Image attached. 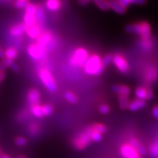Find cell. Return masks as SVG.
I'll return each instance as SVG.
<instances>
[{"label":"cell","instance_id":"16","mask_svg":"<svg viewBox=\"0 0 158 158\" xmlns=\"http://www.w3.org/2000/svg\"><path fill=\"white\" fill-rule=\"evenodd\" d=\"M35 17H36L37 24H38L40 27H41V25H43V23H45V10L41 5H37V10L36 13H35Z\"/></svg>","mask_w":158,"mask_h":158},{"label":"cell","instance_id":"19","mask_svg":"<svg viewBox=\"0 0 158 158\" xmlns=\"http://www.w3.org/2000/svg\"><path fill=\"white\" fill-rule=\"evenodd\" d=\"M45 6L49 10L57 11L60 9L62 4L60 0H47L45 2Z\"/></svg>","mask_w":158,"mask_h":158},{"label":"cell","instance_id":"2","mask_svg":"<svg viewBox=\"0 0 158 158\" xmlns=\"http://www.w3.org/2000/svg\"><path fill=\"white\" fill-rule=\"evenodd\" d=\"M38 76L43 84L51 92H56L57 86L54 77L47 68H41L38 71Z\"/></svg>","mask_w":158,"mask_h":158},{"label":"cell","instance_id":"29","mask_svg":"<svg viewBox=\"0 0 158 158\" xmlns=\"http://www.w3.org/2000/svg\"><path fill=\"white\" fill-rule=\"evenodd\" d=\"M29 4L28 0H16L14 3V6L18 9L25 8Z\"/></svg>","mask_w":158,"mask_h":158},{"label":"cell","instance_id":"20","mask_svg":"<svg viewBox=\"0 0 158 158\" xmlns=\"http://www.w3.org/2000/svg\"><path fill=\"white\" fill-rule=\"evenodd\" d=\"M138 46L143 51H149L153 47L152 39H140L138 41Z\"/></svg>","mask_w":158,"mask_h":158},{"label":"cell","instance_id":"34","mask_svg":"<svg viewBox=\"0 0 158 158\" xmlns=\"http://www.w3.org/2000/svg\"><path fill=\"white\" fill-rule=\"evenodd\" d=\"M112 62V55L110 54H106V56L102 59V64H103L104 67L108 66V64H110Z\"/></svg>","mask_w":158,"mask_h":158},{"label":"cell","instance_id":"25","mask_svg":"<svg viewBox=\"0 0 158 158\" xmlns=\"http://www.w3.org/2000/svg\"><path fill=\"white\" fill-rule=\"evenodd\" d=\"M129 95H125V94H122V95H118V101H119L120 107L122 109H126L127 108L128 104H129Z\"/></svg>","mask_w":158,"mask_h":158},{"label":"cell","instance_id":"26","mask_svg":"<svg viewBox=\"0 0 158 158\" xmlns=\"http://www.w3.org/2000/svg\"><path fill=\"white\" fill-rule=\"evenodd\" d=\"M64 98L67 101L70 103H76L78 102V97L73 92L68 91L64 93Z\"/></svg>","mask_w":158,"mask_h":158},{"label":"cell","instance_id":"21","mask_svg":"<svg viewBox=\"0 0 158 158\" xmlns=\"http://www.w3.org/2000/svg\"><path fill=\"white\" fill-rule=\"evenodd\" d=\"M31 113L34 115L35 117L41 118L43 116V110H42V106H40L39 104L33 105L31 106Z\"/></svg>","mask_w":158,"mask_h":158},{"label":"cell","instance_id":"24","mask_svg":"<svg viewBox=\"0 0 158 158\" xmlns=\"http://www.w3.org/2000/svg\"><path fill=\"white\" fill-rule=\"evenodd\" d=\"M94 4L98 6V8L103 11H107L110 10L109 4L107 0H93Z\"/></svg>","mask_w":158,"mask_h":158},{"label":"cell","instance_id":"17","mask_svg":"<svg viewBox=\"0 0 158 158\" xmlns=\"http://www.w3.org/2000/svg\"><path fill=\"white\" fill-rule=\"evenodd\" d=\"M112 90L115 93L118 94V95H122V94H125V95H129L130 89L127 86L122 84H116L112 86Z\"/></svg>","mask_w":158,"mask_h":158},{"label":"cell","instance_id":"4","mask_svg":"<svg viewBox=\"0 0 158 158\" xmlns=\"http://www.w3.org/2000/svg\"><path fill=\"white\" fill-rule=\"evenodd\" d=\"M92 126L90 127H88L86 128L85 130L83 133L77 136V137L75 138L73 141V144L74 147L78 149H83L84 148H86L89 144H90L91 142H92V139H91L90 135L92 133Z\"/></svg>","mask_w":158,"mask_h":158},{"label":"cell","instance_id":"28","mask_svg":"<svg viewBox=\"0 0 158 158\" xmlns=\"http://www.w3.org/2000/svg\"><path fill=\"white\" fill-rule=\"evenodd\" d=\"M92 127L94 130L101 134H103L107 131V127L102 124H94L92 125Z\"/></svg>","mask_w":158,"mask_h":158},{"label":"cell","instance_id":"45","mask_svg":"<svg viewBox=\"0 0 158 158\" xmlns=\"http://www.w3.org/2000/svg\"><path fill=\"white\" fill-rule=\"evenodd\" d=\"M157 158H158V156H157Z\"/></svg>","mask_w":158,"mask_h":158},{"label":"cell","instance_id":"12","mask_svg":"<svg viewBox=\"0 0 158 158\" xmlns=\"http://www.w3.org/2000/svg\"><path fill=\"white\" fill-rule=\"evenodd\" d=\"M26 31V25L23 23L12 26L10 29V34L12 36L18 37L22 35Z\"/></svg>","mask_w":158,"mask_h":158},{"label":"cell","instance_id":"3","mask_svg":"<svg viewBox=\"0 0 158 158\" xmlns=\"http://www.w3.org/2000/svg\"><path fill=\"white\" fill-rule=\"evenodd\" d=\"M89 53L84 48H78L74 51L70 58V64L73 67L81 68L86 63L89 58Z\"/></svg>","mask_w":158,"mask_h":158},{"label":"cell","instance_id":"15","mask_svg":"<svg viewBox=\"0 0 158 158\" xmlns=\"http://www.w3.org/2000/svg\"><path fill=\"white\" fill-rule=\"evenodd\" d=\"M129 144L131 147H133L136 150V152L139 154L140 155H145L147 154V150L145 147L138 141L135 138H131L129 140Z\"/></svg>","mask_w":158,"mask_h":158},{"label":"cell","instance_id":"43","mask_svg":"<svg viewBox=\"0 0 158 158\" xmlns=\"http://www.w3.org/2000/svg\"><path fill=\"white\" fill-rule=\"evenodd\" d=\"M15 158H27V157H26L25 156L21 155V156H19V157H15Z\"/></svg>","mask_w":158,"mask_h":158},{"label":"cell","instance_id":"33","mask_svg":"<svg viewBox=\"0 0 158 158\" xmlns=\"http://www.w3.org/2000/svg\"><path fill=\"white\" fill-rule=\"evenodd\" d=\"M27 139L24 137H18L15 138V143L19 147H24L27 144Z\"/></svg>","mask_w":158,"mask_h":158},{"label":"cell","instance_id":"37","mask_svg":"<svg viewBox=\"0 0 158 158\" xmlns=\"http://www.w3.org/2000/svg\"><path fill=\"white\" fill-rule=\"evenodd\" d=\"M152 116L155 118H158V106H156L152 109Z\"/></svg>","mask_w":158,"mask_h":158},{"label":"cell","instance_id":"40","mask_svg":"<svg viewBox=\"0 0 158 158\" xmlns=\"http://www.w3.org/2000/svg\"><path fill=\"white\" fill-rule=\"evenodd\" d=\"M145 2H146V0H134L133 4L141 5H143V4H145Z\"/></svg>","mask_w":158,"mask_h":158},{"label":"cell","instance_id":"31","mask_svg":"<svg viewBox=\"0 0 158 158\" xmlns=\"http://www.w3.org/2000/svg\"><path fill=\"white\" fill-rule=\"evenodd\" d=\"M91 139H92V141L94 142H99L102 140V135L101 133H98V132L95 131V130H92V133L90 135Z\"/></svg>","mask_w":158,"mask_h":158},{"label":"cell","instance_id":"1","mask_svg":"<svg viewBox=\"0 0 158 158\" xmlns=\"http://www.w3.org/2000/svg\"><path fill=\"white\" fill-rule=\"evenodd\" d=\"M104 68L101 56L96 54L89 56L84 65V72L89 76H99L103 72Z\"/></svg>","mask_w":158,"mask_h":158},{"label":"cell","instance_id":"13","mask_svg":"<svg viewBox=\"0 0 158 158\" xmlns=\"http://www.w3.org/2000/svg\"><path fill=\"white\" fill-rule=\"evenodd\" d=\"M40 98V94L38 90L34 88L29 90L27 94V100L31 106L38 104Z\"/></svg>","mask_w":158,"mask_h":158},{"label":"cell","instance_id":"7","mask_svg":"<svg viewBox=\"0 0 158 158\" xmlns=\"http://www.w3.org/2000/svg\"><path fill=\"white\" fill-rule=\"evenodd\" d=\"M120 153L124 158H141V155L129 143H124L122 146Z\"/></svg>","mask_w":158,"mask_h":158},{"label":"cell","instance_id":"35","mask_svg":"<svg viewBox=\"0 0 158 158\" xmlns=\"http://www.w3.org/2000/svg\"><path fill=\"white\" fill-rule=\"evenodd\" d=\"M99 110H100V113L102 114H107L109 113L110 108H109V106H108V105L102 104L100 106V108H99Z\"/></svg>","mask_w":158,"mask_h":158},{"label":"cell","instance_id":"36","mask_svg":"<svg viewBox=\"0 0 158 158\" xmlns=\"http://www.w3.org/2000/svg\"><path fill=\"white\" fill-rule=\"evenodd\" d=\"M118 3L121 5L124 8H127L130 4L134 3V0H118Z\"/></svg>","mask_w":158,"mask_h":158},{"label":"cell","instance_id":"9","mask_svg":"<svg viewBox=\"0 0 158 158\" xmlns=\"http://www.w3.org/2000/svg\"><path fill=\"white\" fill-rule=\"evenodd\" d=\"M143 78L147 83L155 81L158 78V70L154 65H149L147 67L143 73Z\"/></svg>","mask_w":158,"mask_h":158},{"label":"cell","instance_id":"8","mask_svg":"<svg viewBox=\"0 0 158 158\" xmlns=\"http://www.w3.org/2000/svg\"><path fill=\"white\" fill-rule=\"evenodd\" d=\"M37 40V44L40 45L43 48H45V50H46L48 45L54 40V36H53V34L50 31H45L41 32L40 35Z\"/></svg>","mask_w":158,"mask_h":158},{"label":"cell","instance_id":"27","mask_svg":"<svg viewBox=\"0 0 158 158\" xmlns=\"http://www.w3.org/2000/svg\"><path fill=\"white\" fill-rule=\"evenodd\" d=\"M3 60H4V62H5L7 68H10V69H12V70H13L15 73L19 72V66H18V65L15 64V63L13 62V60H11V59H6V58H4Z\"/></svg>","mask_w":158,"mask_h":158},{"label":"cell","instance_id":"46","mask_svg":"<svg viewBox=\"0 0 158 158\" xmlns=\"http://www.w3.org/2000/svg\"><path fill=\"white\" fill-rule=\"evenodd\" d=\"M0 82H1V81H0Z\"/></svg>","mask_w":158,"mask_h":158},{"label":"cell","instance_id":"10","mask_svg":"<svg viewBox=\"0 0 158 158\" xmlns=\"http://www.w3.org/2000/svg\"><path fill=\"white\" fill-rule=\"evenodd\" d=\"M135 96L138 99L143 100H149L153 98V92L149 88L144 86H138L135 91Z\"/></svg>","mask_w":158,"mask_h":158},{"label":"cell","instance_id":"6","mask_svg":"<svg viewBox=\"0 0 158 158\" xmlns=\"http://www.w3.org/2000/svg\"><path fill=\"white\" fill-rule=\"evenodd\" d=\"M112 62L116 69H118V70L122 73H127L129 71V64L122 55L118 54H114L112 56Z\"/></svg>","mask_w":158,"mask_h":158},{"label":"cell","instance_id":"44","mask_svg":"<svg viewBox=\"0 0 158 158\" xmlns=\"http://www.w3.org/2000/svg\"><path fill=\"white\" fill-rule=\"evenodd\" d=\"M2 155V151H1V149H0V156Z\"/></svg>","mask_w":158,"mask_h":158},{"label":"cell","instance_id":"22","mask_svg":"<svg viewBox=\"0 0 158 158\" xmlns=\"http://www.w3.org/2000/svg\"><path fill=\"white\" fill-rule=\"evenodd\" d=\"M23 23L26 25V27H29V26L37 23L35 15H31L25 13L24 17H23Z\"/></svg>","mask_w":158,"mask_h":158},{"label":"cell","instance_id":"41","mask_svg":"<svg viewBox=\"0 0 158 158\" xmlns=\"http://www.w3.org/2000/svg\"><path fill=\"white\" fill-rule=\"evenodd\" d=\"M0 58L2 59L5 58V52H4L1 48H0Z\"/></svg>","mask_w":158,"mask_h":158},{"label":"cell","instance_id":"11","mask_svg":"<svg viewBox=\"0 0 158 158\" xmlns=\"http://www.w3.org/2000/svg\"><path fill=\"white\" fill-rule=\"evenodd\" d=\"M26 32L30 38L37 39L42 31H41L40 27L37 23H35L29 27H26Z\"/></svg>","mask_w":158,"mask_h":158},{"label":"cell","instance_id":"18","mask_svg":"<svg viewBox=\"0 0 158 158\" xmlns=\"http://www.w3.org/2000/svg\"><path fill=\"white\" fill-rule=\"evenodd\" d=\"M110 9L113 10L114 12L118 14H123L126 12V9L124 8L122 6L118 3V0H108Z\"/></svg>","mask_w":158,"mask_h":158},{"label":"cell","instance_id":"39","mask_svg":"<svg viewBox=\"0 0 158 158\" xmlns=\"http://www.w3.org/2000/svg\"><path fill=\"white\" fill-rule=\"evenodd\" d=\"M6 68H7V66H6L4 60H2L1 62H0V71H3V72H5Z\"/></svg>","mask_w":158,"mask_h":158},{"label":"cell","instance_id":"38","mask_svg":"<svg viewBox=\"0 0 158 158\" xmlns=\"http://www.w3.org/2000/svg\"><path fill=\"white\" fill-rule=\"evenodd\" d=\"M78 3L80 4L81 5H87L88 3H89L91 1H92L93 2V0H78Z\"/></svg>","mask_w":158,"mask_h":158},{"label":"cell","instance_id":"30","mask_svg":"<svg viewBox=\"0 0 158 158\" xmlns=\"http://www.w3.org/2000/svg\"><path fill=\"white\" fill-rule=\"evenodd\" d=\"M26 9V13L27 14H31V15H35L37 10V5L35 4L29 3L27 7H25Z\"/></svg>","mask_w":158,"mask_h":158},{"label":"cell","instance_id":"5","mask_svg":"<svg viewBox=\"0 0 158 158\" xmlns=\"http://www.w3.org/2000/svg\"><path fill=\"white\" fill-rule=\"evenodd\" d=\"M27 52L31 58L35 60H41L45 59L47 54L45 48L41 47L37 43H31L29 45L27 48Z\"/></svg>","mask_w":158,"mask_h":158},{"label":"cell","instance_id":"23","mask_svg":"<svg viewBox=\"0 0 158 158\" xmlns=\"http://www.w3.org/2000/svg\"><path fill=\"white\" fill-rule=\"evenodd\" d=\"M18 56V51L16 49L13 47H10L5 51V58L13 60Z\"/></svg>","mask_w":158,"mask_h":158},{"label":"cell","instance_id":"32","mask_svg":"<svg viewBox=\"0 0 158 158\" xmlns=\"http://www.w3.org/2000/svg\"><path fill=\"white\" fill-rule=\"evenodd\" d=\"M42 110H43V116H50L51 113H52L53 108L51 105L45 104L43 106H42Z\"/></svg>","mask_w":158,"mask_h":158},{"label":"cell","instance_id":"14","mask_svg":"<svg viewBox=\"0 0 158 158\" xmlns=\"http://www.w3.org/2000/svg\"><path fill=\"white\" fill-rule=\"evenodd\" d=\"M146 106V101L140 99H135L133 101L129 102L127 108L131 111H137V110H141Z\"/></svg>","mask_w":158,"mask_h":158},{"label":"cell","instance_id":"42","mask_svg":"<svg viewBox=\"0 0 158 158\" xmlns=\"http://www.w3.org/2000/svg\"><path fill=\"white\" fill-rule=\"evenodd\" d=\"M0 158H11V157L7 155H2L0 156Z\"/></svg>","mask_w":158,"mask_h":158}]
</instances>
